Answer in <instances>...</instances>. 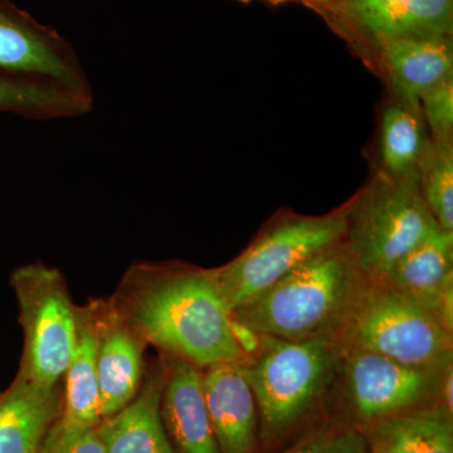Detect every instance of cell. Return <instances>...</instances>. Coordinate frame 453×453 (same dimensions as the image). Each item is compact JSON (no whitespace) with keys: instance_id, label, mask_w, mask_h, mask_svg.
Instances as JSON below:
<instances>
[{"instance_id":"cell-9","label":"cell","mask_w":453,"mask_h":453,"mask_svg":"<svg viewBox=\"0 0 453 453\" xmlns=\"http://www.w3.org/2000/svg\"><path fill=\"white\" fill-rule=\"evenodd\" d=\"M345 386L360 418L378 422L418 407L438 393L445 368L402 365L380 354L345 349Z\"/></svg>"},{"instance_id":"cell-7","label":"cell","mask_w":453,"mask_h":453,"mask_svg":"<svg viewBox=\"0 0 453 453\" xmlns=\"http://www.w3.org/2000/svg\"><path fill=\"white\" fill-rule=\"evenodd\" d=\"M11 286L23 332L18 374L40 386H59L64 383L77 335V305L64 273L33 262L12 273Z\"/></svg>"},{"instance_id":"cell-1","label":"cell","mask_w":453,"mask_h":453,"mask_svg":"<svg viewBox=\"0 0 453 453\" xmlns=\"http://www.w3.org/2000/svg\"><path fill=\"white\" fill-rule=\"evenodd\" d=\"M160 356L205 369L246 360L234 334L232 310L211 270L184 264L138 262L127 268L109 297Z\"/></svg>"},{"instance_id":"cell-3","label":"cell","mask_w":453,"mask_h":453,"mask_svg":"<svg viewBox=\"0 0 453 453\" xmlns=\"http://www.w3.org/2000/svg\"><path fill=\"white\" fill-rule=\"evenodd\" d=\"M339 329L344 350L372 351L421 368L441 369L452 363V332L431 309L365 277Z\"/></svg>"},{"instance_id":"cell-18","label":"cell","mask_w":453,"mask_h":453,"mask_svg":"<svg viewBox=\"0 0 453 453\" xmlns=\"http://www.w3.org/2000/svg\"><path fill=\"white\" fill-rule=\"evenodd\" d=\"M97 299L77 305V335L64 377L62 408L55 422L64 431H85L103 419L96 372Z\"/></svg>"},{"instance_id":"cell-4","label":"cell","mask_w":453,"mask_h":453,"mask_svg":"<svg viewBox=\"0 0 453 453\" xmlns=\"http://www.w3.org/2000/svg\"><path fill=\"white\" fill-rule=\"evenodd\" d=\"M345 207L344 246L360 273L380 279L402 256L440 231L429 211L418 170L403 177L375 172Z\"/></svg>"},{"instance_id":"cell-16","label":"cell","mask_w":453,"mask_h":453,"mask_svg":"<svg viewBox=\"0 0 453 453\" xmlns=\"http://www.w3.org/2000/svg\"><path fill=\"white\" fill-rule=\"evenodd\" d=\"M374 62L395 100L419 107V98L453 77L452 37L404 38L388 42Z\"/></svg>"},{"instance_id":"cell-19","label":"cell","mask_w":453,"mask_h":453,"mask_svg":"<svg viewBox=\"0 0 453 453\" xmlns=\"http://www.w3.org/2000/svg\"><path fill=\"white\" fill-rule=\"evenodd\" d=\"M368 453H453L452 413L445 407L412 410L375 422Z\"/></svg>"},{"instance_id":"cell-13","label":"cell","mask_w":453,"mask_h":453,"mask_svg":"<svg viewBox=\"0 0 453 453\" xmlns=\"http://www.w3.org/2000/svg\"><path fill=\"white\" fill-rule=\"evenodd\" d=\"M374 281L421 301L452 332L453 232H434Z\"/></svg>"},{"instance_id":"cell-17","label":"cell","mask_w":453,"mask_h":453,"mask_svg":"<svg viewBox=\"0 0 453 453\" xmlns=\"http://www.w3.org/2000/svg\"><path fill=\"white\" fill-rule=\"evenodd\" d=\"M62 386H40L17 372L0 392V453L41 452L61 413Z\"/></svg>"},{"instance_id":"cell-2","label":"cell","mask_w":453,"mask_h":453,"mask_svg":"<svg viewBox=\"0 0 453 453\" xmlns=\"http://www.w3.org/2000/svg\"><path fill=\"white\" fill-rule=\"evenodd\" d=\"M363 280L344 242H340L232 310V318L271 338L299 342L330 336L342 324Z\"/></svg>"},{"instance_id":"cell-26","label":"cell","mask_w":453,"mask_h":453,"mask_svg":"<svg viewBox=\"0 0 453 453\" xmlns=\"http://www.w3.org/2000/svg\"><path fill=\"white\" fill-rule=\"evenodd\" d=\"M241 2L249 3L252 2V0H241ZM262 2L271 3V4H281V3L290 2L303 3V4L308 5V7L324 14L335 8L342 0H262Z\"/></svg>"},{"instance_id":"cell-12","label":"cell","mask_w":453,"mask_h":453,"mask_svg":"<svg viewBox=\"0 0 453 453\" xmlns=\"http://www.w3.org/2000/svg\"><path fill=\"white\" fill-rule=\"evenodd\" d=\"M164 365L160 410L174 453H220L203 392V371L169 356Z\"/></svg>"},{"instance_id":"cell-11","label":"cell","mask_w":453,"mask_h":453,"mask_svg":"<svg viewBox=\"0 0 453 453\" xmlns=\"http://www.w3.org/2000/svg\"><path fill=\"white\" fill-rule=\"evenodd\" d=\"M148 347L110 299H97L96 372L103 418L118 412L138 395Z\"/></svg>"},{"instance_id":"cell-25","label":"cell","mask_w":453,"mask_h":453,"mask_svg":"<svg viewBox=\"0 0 453 453\" xmlns=\"http://www.w3.org/2000/svg\"><path fill=\"white\" fill-rule=\"evenodd\" d=\"M40 453H105L96 427L64 431L53 423Z\"/></svg>"},{"instance_id":"cell-10","label":"cell","mask_w":453,"mask_h":453,"mask_svg":"<svg viewBox=\"0 0 453 453\" xmlns=\"http://www.w3.org/2000/svg\"><path fill=\"white\" fill-rule=\"evenodd\" d=\"M324 16L353 37L371 62L388 42L453 33V0H342Z\"/></svg>"},{"instance_id":"cell-22","label":"cell","mask_w":453,"mask_h":453,"mask_svg":"<svg viewBox=\"0 0 453 453\" xmlns=\"http://www.w3.org/2000/svg\"><path fill=\"white\" fill-rule=\"evenodd\" d=\"M423 199L441 229L453 232V142L429 138L418 164Z\"/></svg>"},{"instance_id":"cell-6","label":"cell","mask_w":453,"mask_h":453,"mask_svg":"<svg viewBox=\"0 0 453 453\" xmlns=\"http://www.w3.org/2000/svg\"><path fill=\"white\" fill-rule=\"evenodd\" d=\"M345 232V207L324 216L285 211L271 220L240 256L211 270V277L234 310L318 253L342 242Z\"/></svg>"},{"instance_id":"cell-23","label":"cell","mask_w":453,"mask_h":453,"mask_svg":"<svg viewBox=\"0 0 453 453\" xmlns=\"http://www.w3.org/2000/svg\"><path fill=\"white\" fill-rule=\"evenodd\" d=\"M419 107L429 138L453 142V77L426 92Z\"/></svg>"},{"instance_id":"cell-8","label":"cell","mask_w":453,"mask_h":453,"mask_svg":"<svg viewBox=\"0 0 453 453\" xmlns=\"http://www.w3.org/2000/svg\"><path fill=\"white\" fill-rule=\"evenodd\" d=\"M0 71L94 96L73 47L9 0H0Z\"/></svg>"},{"instance_id":"cell-15","label":"cell","mask_w":453,"mask_h":453,"mask_svg":"<svg viewBox=\"0 0 453 453\" xmlns=\"http://www.w3.org/2000/svg\"><path fill=\"white\" fill-rule=\"evenodd\" d=\"M162 357L146 366L138 395L111 416L101 419L96 432L105 453H174L164 427Z\"/></svg>"},{"instance_id":"cell-21","label":"cell","mask_w":453,"mask_h":453,"mask_svg":"<svg viewBox=\"0 0 453 453\" xmlns=\"http://www.w3.org/2000/svg\"><path fill=\"white\" fill-rule=\"evenodd\" d=\"M428 140L421 107L395 98L381 112L378 172L389 177L416 173Z\"/></svg>"},{"instance_id":"cell-14","label":"cell","mask_w":453,"mask_h":453,"mask_svg":"<svg viewBox=\"0 0 453 453\" xmlns=\"http://www.w3.org/2000/svg\"><path fill=\"white\" fill-rule=\"evenodd\" d=\"M203 371V392L220 453H253L257 446V404L240 365Z\"/></svg>"},{"instance_id":"cell-20","label":"cell","mask_w":453,"mask_h":453,"mask_svg":"<svg viewBox=\"0 0 453 453\" xmlns=\"http://www.w3.org/2000/svg\"><path fill=\"white\" fill-rule=\"evenodd\" d=\"M94 96L0 71V111L31 120L79 118L91 111Z\"/></svg>"},{"instance_id":"cell-5","label":"cell","mask_w":453,"mask_h":453,"mask_svg":"<svg viewBox=\"0 0 453 453\" xmlns=\"http://www.w3.org/2000/svg\"><path fill=\"white\" fill-rule=\"evenodd\" d=\"M330 336L290 342L261 335L257 353L240 363L261 418L262 436L276 438L305 416L332 377Z\"/></svg>"},{"instance_id":"cell-24","label":"cell","mask_w":453,"mask_h":453,"mask_svg":"<svg viewBox=\"0 0 453 453\" xmlns=\"http://www.w3.org/2000/svg\"><path fill=\"white\" fill-rule=\"evenodd\" d=\"M282 453H368L365 436L353 429L325 431Z\"/></svg>"}]
</instances>
